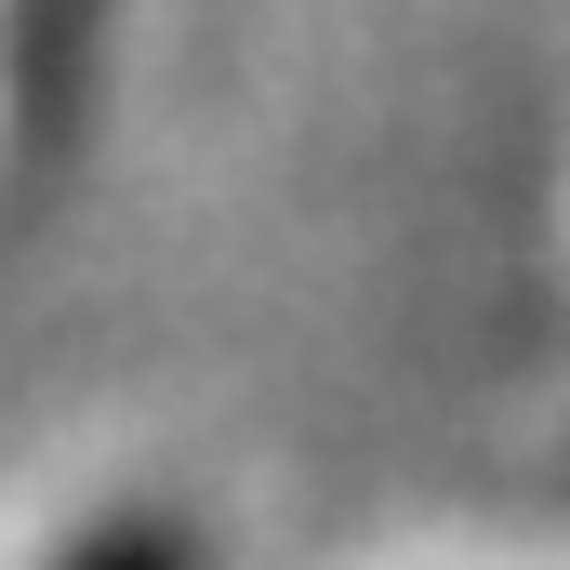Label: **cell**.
Segmentation results:
<instances>
[{
	"instance_id": "obj_1",
	"label": "cell",
	"mask_w": 570,
	"mask_h": 570,
	"mask_svg": "<svg viewBox=\"0 0 570 570\" xmlns=\"http://www.w3.org/2000/svg\"><path fill=\"white\" fill-rule=\"evenodd\" d=\"M53 570H199V544H186L173 518H107L94 544H67Z\"/></svg>"
}]
</instances>
